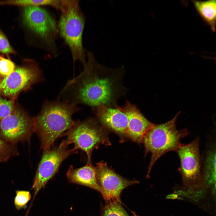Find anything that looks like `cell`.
Here are the masks:
<instances>
[{"label": "cell", "instance_id": "1", "mask_svg": "<svg viewBox=\"0 0 216 216\" xmlns=\"http://www.w3.org/2000/svg\"><path fill=\"white\" fill-rule=\"evenodd\" d=\"M83 70L69 80L59 93V98L69 103L96 107L109 106L115 100L118 83L115 76L103 70L92 53L86 51Z\"/></svg>", "mask_w": 216, "mask_h": 216}, {"label": "cell", "instance_id": "2", "mask_svg": "<svg viewBox=\"0 0 216 216\" xmlns=\"http://www.w3.org/2000/svg\"><path fill=\"white\" fill-rule=\"evenodd\" d=\"M81 109L59 98L46 101L34 118L35 130L43 150L52 147L55 141L74 124L73 115Z\"/></svg>", "mask_w": 216, "mask_h": 216}, {"label": "cell", "instance_id": "3", "mask_svg": "<svg viewBox=\"0 0 216 216\" xmlns=\"http://www.w3.org/2000/svg\"><path fill=\"white\" fill-rule=\"evenodd\" d=\"M61 14L58 23L59 33L68 46L74 64L76 61L83 64L86 51L82 43L85 18L79 1L62 0Z\"/></svg>", "mask_w": 216, "mask_h": 216}, {"label": "cell", "instance_id": "4", "mask_svg": "<svg viewBox=\"0 0 216 216\" xmlns=\"http://www.w3.org/2000/svg\"><path fill=\"white\" fill-rule=\"evenodd\" d=\"M180 112L169 121L164 123L153 124L143 139L145 154H151L147 176L155 162L164 154L170 151L177 152L181 145V140L188 132L186 129H177L176 122Z\"/></svg>", "mask_w": 216, "mask_h": 216}, {"label": "cell", "instance_id": "5", "mask_svg": "<svg viewBox=\"0 0 216 216\" xmlns=\"http://www.w3.org/2000/svg\"><path fill=\"white\" fill-rule=\"evenodd\" d=\"M63 135L66 136L64 141L68 145L74 144L75 150L80 149L86 153L87 163H92V152L100 145L110 144L107 134L103 127L97 120L92 118L75 122Z\"/></svg>", "mask_w": 216, "mask_h": 216}, {"label": "cell", "instance_id": "6", "mask_svg": "<svg viewBox=\"0 0 216 216\" xmlns=\"http://www.w3.org/2000/svg\"><path fill=\"white\" fill-rule=\"evenodd\" d=\"M23 18L27 26L40 40L46 52L54 56L58 55V23L50 13L40 6H28L24 8Z\"/></svg>", "mask_w": 216, "mask_h": 216}, {"label": "cell", "instance_id": "7", "mask_svg": "<svg viewBox=\"0 0 216 216\" xmlns=\"http://www.w3.org/2000/svg\"><path fill=\"white\" fill-rule=\"evenodd\" d=\"M68 146L64 140L57 146L43 150L34 179L32 187L34 195L28 211L40 190L57 173L62 162L68 156L77 153V150L69 149Z\"/></svg>", "mask_w": 216, "mask_h": 216}, {"label": "cell", "instance_id": "8", "mask_svg": "<svg viewBox=\"0 0 216 216\" xmlns=\"http://www.w3.org/2000/svg\"><path fill=\"white\" fill-rule=\"evenodd\" d=\"M35 130L34 118L19 109L15 108L10 115L0 120V137L14 145L29 143Z\"/></svg>", "mask_w": 216, "mask_h": 216}, {"label": "cell", "instance_id": "9", "mask_svg": "<svg viewBox=\"0 0 216 216\" xmlns=\"http://www.w3.org/2000/svg\"><path fill=\"white\" fill-rule=\"evenodd\" d=\"M44 79L36 64L19 67L8 76L0 78V94L14 98L21 92Z\"/></svg>", "mask_w": 216, "mask_h": 216}, {"label": "cell", "instance_id": "10", "mask_svg": "<svg viewBox=\"0 0 216 216\" xmlns=\"http://www.w3.org/2000/svg\"><path fill=\"white\" fill-rule=\"evenodd\" d=\"M94 168L97 180L101 189L100 193L107 202L121 203L120 195L123 190L139 183L137 180L128 179L117 174L103 161L97 163Z\"/></svg>", "mask_w": 216, "mask_h": 216}, {"label": "cell", "instance_id": "11", "mask_svg": "<svg viewBox=\"0 0 216 216\" xmlns=\"http://www.w3.org/2000/svg\"><path fill=\"white\" fill-rule=\"evenodd\" d=\"M199 143V138L197 137L190 143L181 144L177 151L180 161L179 170L184 180L195 181L201 176L202 161Z\"/></svg>", "mask_w": 216, "mask_h": 216}, {"label": "cell", "instance_id": "12", "mask_svg": "<svg viewBox=\"0 0 216 216\" xmlns=\"http://www.w3.org/2000/svg\"><path fill=\"white\" fill-rule=\"evenodd\" d=\"M118 108L124 112L128 118L127 137L138 143H141L145 134L153 124L143 116L135 105L128 102L123 107Z\"/></svg>", "mask_w": 216, "mask_h": 216}, {"label": "cell", "instance_id": "13", "mask_svg": "<svg viewBox=\"0 0 216 216\" xmlns=\"http://www.w3.org/2000/svg\"><path fill=\"white\" fill-rule=\"evenodd\" d=\"M95 108L96 116L101 125L121 137H127L128 119L126 114L117 108L104 106Z\"/></svg>", "mask_w": 216, "mask_h": 216}, {"label": "cell", "instance_id": "14", "mask_svg": "<svg viewBox=\"0 0 216 216\" xmlns=\"http://www.w3.org/2000/svg\"><path fill=\"white\" fill-rule=\"evenodd\" d=\"M66 176L70 183L84 186L101 192L97 180L95 169L92 163H87L85 166L76 169L70 166Z\"/></svg>", "mask_w": 216, "mask_h": 216}, {"label": "cell", "instance_id": "15", "mask_svg": "<svg viewBox=\"0 0 216 216\" xmlns=\"http://www.w3.org/2000/svg\"><path fill=\"white\" fill-rule=\"evenodd\" d=\"M196 11L202 18L208 24L212 30H215L216 0L192 1Z\"/></svg>", "mask_w": 216, "mask_h": 216}, {"label": "cell", "instance_id": "16", "mask_svg": "<svg viewBox=\"0 0 216 216\" xmlns=\"http://www.w3.org/2000/svg\"><path fill=\"white\" fill-rule=\"evenodd\" d=\"M206 178L210 181L215 180L216 173L215 151H209L207 153L204 162L203 170Z\"/></svg>", "mask_w": 216, "mask_h": 216}, {"label": "cell", "instance_id": "17", "mask_svg": "<svg viewBox=\"0 0 216 216\" xmlns=\"http://www.w3.org/2000/svg\"><path fill=\"white\" fill-rule=\"evenodd\" d=\"M19 154L16 146L6 142L0 137V164Z\"/></svg>", "mask_w": 216, "mask_h": 216}, {"label": "cell", "instance_id": "18", "mask_svg": "<svg viewBox=\"0 0 216 216\" xmlns=\"http://www.w3.org/2000/svg\"><path fill=\"white\" fill-rule=\"evenodd\" d=\"M121 203L118 202H107L102 216H129Z\"/></svg>", "mask_w": 216, "mask_h": 216}, {"label": "cell", "instance_id": "19", "mask_svg": "<svg viewBox=\"0 0 216 216\" xmlns=\"http://www.w3.org/2000/svg\"><path fill=\"white\" fill-rule=\"evenodd\" d=\"M31 194L30 192L26 190H17L14 198V203L16 209L20 210L26 209L27 204L31 200Z\"/></svg>", "mask_w": 216, "mask_h": 216}, {"label": "cell", "instance_id": "20", "mask_svg": "<svg viewBox=\"0 0 216 216\" xmlns=\"http://www.w3.org/2000/svg\"><path fill=\"white\" fill-rule=\"evenodd\" d=\"M14 109V100H7L0 96V120L10 115Z\"/></svg>", "mask_w": 216, "mask_h": 216}, {"label": "cell", "instance_id": "21", "mask_svg": "<svg viewBox=\"0 0 216 216\" xmlns=\"http://www.w3.org/2000/svg\"><path fill=\"white\" fill-rule=\"evenodd\" d=\"M15 69V65L10 60L1 57L0 58V76L1 77L6 76Z\"/></svg>", "mask_w": 216, "mask_h": 216}, {"label": "cell", "instance_id": "22", "mask_svg": "<svg viewBox=\"0 0 216 216\" xmlns=\"http://www.w3.org/2000/svg\"><path fill=\"white\" fill-rule=\"evenodd\" d=\"M0 52L6 54L14 53L8 39L0 29Z\"/></svg>", "mask_w": 216, "mask_h": 216}, {"label": "cell", "instance_id": "23", "mask_svg": "<svg viewBox=\"0 0 216 216\" xmlns=\"http://www.w3.org/2000/svg\"><path fill=\"white\" fill-rule=\"evenodd\" d=\"M132 212V213L134 215V216H138V215H136L135 214V212Z\"/></svg>", "mask_w": 216, "mask_h": 216}, {"label": "cell", "instance_id": "24", "mask_svg": "<svg viewBox=\"0 0 216 216\" xmlns=\"http://www.w3.org/2000/svg\"><path fill=\"white\" fill-rule=\"evenodd\" d=\"M1 57H2L0 56V58Z\"/></svg>", "mask_w": 216, "mask_h": 216}]
</instances>
